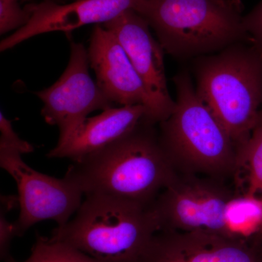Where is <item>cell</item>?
Returning a JSON list of instances; mask_svg holds the SVG:
<instances>
[{"instance_id":"1","label":"cell","mask_w":262,"mask_h":262,"mask_svg":"<svg viewBox=\"0 0 262 262\" xmlns=\"http://www.w3.org/2000/svg\"><path fill=\"white\" fill-rule=\"evenodd\" d=\"M155 125L144 119L121 139L72 164L65 177L84 195L103 194L151 206L178 173Z\"/></svg>"},{"instance_id":"2","label":"cell","mask_w":262,"mask_h":262,"mask_svg":"<svg viewBox=\"0 0 262 262\" xmlns=\"http://www.w3.org/2000/svg\"><path fill=\"white\" fill-rule=\"evenodd\" d=\"M194 85L233 141L247 144L262 112V51L249 42L193 59Z\"/></svg>"},{"instance_id":"3","label":"cell","mask_w":262,"mask_h":262,"mask_svg":"<svg viewBox=\"0 0 262 262\" xmlns=\"http://www.w3.org/2000/svg\"><path fill=\"white\" fill-rule=\"evenodd\" d=\"M175 106L160 122V144L178 173L225 180L234 177L237 151L233 141L202 99L189 71L173 77Z\"/></svg>"},{"instance_id":"4","label":"cell","mask_w":262,"mask_h":262,"mask_svg":"<svg viewBox=\"0 0 262 262\" xmlns=\"http://www.w3.org/2000/svg\"><path fill=\"white\" fill-rule=\"evenodd\" d=\"M159 227L151 206L103 194H89L51 238L96 262H140Z\"/></svg>"},{"instance_id":"5","label":"cell","mask_w":262,"mask_h":262,"mask_svg":"<svg viewBox=\"0 0 262 262\" xmlns=\"http://www.w3.org/2000/svg\"><path fill=\"white\" fill-rule=\"evenodd\" d=\"M242 9L239 0H141L134 10L155 31L165 53L194 59L237 43H252Z\"/></svg>"},{"instance_id":"6","label":"cell","mask_w":262,"mask_h":262,"mask_svg":"<svg viewBox=\"0 0 262 262\" xmlns=\"http://www.w3.org/2000/svg\"><path fill=\"white\" fill-rule=\"evenodd\" d=\"M237 196L224 180L178 173L151 208L159 231H208L241 237L228 221L229 206Z\"/></svg>"},{"instance_id":"7","label":"cell","mask_w":262,"mask_h":262,"mask_svg":"<svg viewBox=\"0 0 262 262\" xmlns=\"http://www.w3.org/2000/svg\"><path fill=\"white\" fill-rule=\"evenodd\" d=\"M14 149L0 147V165L13 177L18 191L20 213L14 222L20 237L32 226L53 220L66 225L82 204L83 192L64 176L57 179L31 168Z\"/></svg>"},{"instance_id":"8","label":"cell","mask_w":262,"mask_h":262,"mask_svg":"<svg viewBox=\"0 0 262 262\" xmlns=\"http://www.w3.org/2000/svg\"><path fill=\"white\" fill-rule=\"evenodd\" d=\"M70 61L60 78L48 89L35 93L43 102L41 114L48 124L59 130L57 144L67 141L90 114L113 107L89 73L88 49L71 41Z\"/></svg>"},{"instance_id":"9","label":"cell","mask_w":262,"mask_h":262,"mask_svg":"<svg viewBox=\"0 0 262 262\" xmlns=\"http://www.w3.org/2000/svg\"><path fill=\"white\" fill-rule=\"evenodd\" d=\"M113 33L126 52L149 98L144 120L151 124L166 120L175 106L165 75L164 51L151 34L147 21L134 10H128L103 24Z\"/></svg>"},{"instance_id":"10","label":"cell","mask_w":262,"mask_h":262,"mask_svg":"<svg viewBox=\"0 0 262 262\" xmlns=\"http://www.w3.org/2000/svg\"><path fill=\"white\" fill-rule=\"evenodd\" d=\"M140 262H262V250L208 231H159Z\"/></svg>"},{"instance_id":"11","label":"cell","mask_w":262,"mask_h":262,"mask_svg":"<svg viewBox=\"0 0 262 262\" xmlns=\"http://www.w3.org/2000/svg\"><path fill=\"white\" fill-rule=\"evenodd\" d=\"M141 0H75L59 4L55 0H44L28 5L31 18L22 28L0 42L5 52L30 38L46 33H70L89 24H104L128 10H135Z\"/></svg>"},{"instance_id":"12","label":"cell","mask_w":262,"mask_h":262,"mask_svg":"<svg viewBox=\"0 0 262 262\" xmlns=\"http://www.w3.org/2000/svg\"><path fill=\"white\" fill-rule=\"evenodd\" d=\"M88 54L96 82L112 102L144 105L148 110L149 98L142 80L117 38L101 24L93 29Z\"/></svg>"},{"instance_id":"13","label":"cell","mask_w":262,"mask_h":262,"mask_svg":"<svg viewBox=\"0 0 262 262\" xmlns=\"http://www.w3.org/2000/svg\"><path fill=\"white\" fill-rule=\"evenodd\" d=\"M146 114L144 105H130L112 107L88 117L67 141L50 150L47 157L80 161L127 135L145 119Z\"/></svg>"},{"instance_id":"14","label":"cell","mask_w":262,"mask_h":262,"mask_svg":"<svg viewBox=\"0 0 262 262\" xmlns=\"http://www.w3.org/2000/svg\"><path fill=\"white\" fill-rule=\"evenodd\" d=\"M236 187L244 188L242 195L262 198V112L249 140L237 153L234 175Z\"/></svg>"},{"instance_id":"15","label":"cell","mask_w":262,"mask_h":262,"mask_svg":"<svg viewBox=\"0 0 262 262\" xmlns=\"http://www.w3.org/2000/svg\"><path fill=\"white\" fill-rule=\"evenodd\" d=\"M11 262H20L13 260ZM20 262H96L70 245L37 234L30 256Z\"/></svg>"},{"instance_id":"16","label":"cell","mask_w":262,"mask_h":262,"mask_svg":"<svg viewBox=\"0 0 262 262\" xmlns=\"http://www.w3.org/2000/svg\"><path fill=\"white\" fill-rule=\"evenodd\" d=\"M18 203V196H1L0 211V258L2 261L11 262L14 260L10 254V246L14 237L17 236L14 222L7 219V213L14 208Z\"/></svg>"},{"instance_id":"17","label":"cell","mask_w":262,"mask_h":262,"mask_svg":"<svg viewBox=\"0 0 262 262\" xmlns=\"http://www.w3.org/2000/svg\"><path fill=\"white\" fill-rule=\"evenodd\" d=\"M18 0H0V34L18 30L31 18L28 5L21 8Z\"/></svg>"},{"instance_id":"18","label":"cell","mask_w":262,"mask_h":262,"mask_svg":"<svg viewBox=\"0 0 262 262\" xmlns=\"http://www.w3.org/2000/svg\"><path fill=\"white\" fill-rule=\"evenodd\" d=\"M0 147L14 149L21 155L34 151L32 144L19 137L13 129L11 121L5 117L3 112L0 113Z\"/></svg>"},{"instance_id":"19","label":"cell","mask_w":262,"mask_h":262,"mask_svg":"<svg viewBox=\"0 0 262 262\" xmlns=\"http://www.w3.org/2000/svg\"><path fill=\"white\" fill-rule=\"evenodd\" d=\"M243 24L251 42L262 51V0L251 13L244 16Z\"/></svg>"},{"instance_id":"20","label":"cell","mask_w":262,"mask_h":262,"mask_svg":"<svg viewBox=\"0 0 262 262\" xmlns=\"http://www.w3.org/2000/svg\"><path fill=\"white\" fill-rule=\"evenodd\" d=\"M262 199V198H261ZM262 243V224L261 227L258 229V232L253 236L252 238V244L253 246L259 247L260 244Z\"/></svg>"},{"instance_id":"21","label":"cell","mask_w":262,"mask_h":262,"mask_svg":"<svg viewBox=\"0 0 262 262\" xmlns=\"http://www.w3.org/2000/svg\"><path fill=\"white\" fill-rule=\"evenodd\" d=\"M218 1H220V2H225V1H227V0H218Z\"/></svg>"},{"instance_id":"22","label":"cell","mask_w":262,"mask_h":262,"mask_svg":"<svg viewBox=\"0 0 262 262\" xmlns=\"http://www.w3.org/2000/svg\"><path fill=\"white\" fill-rule=\"evenodd\" d=\"M18 1H20V0H18ZM21 1H25V0H21Z\"/></svg>"}]
</instances>
